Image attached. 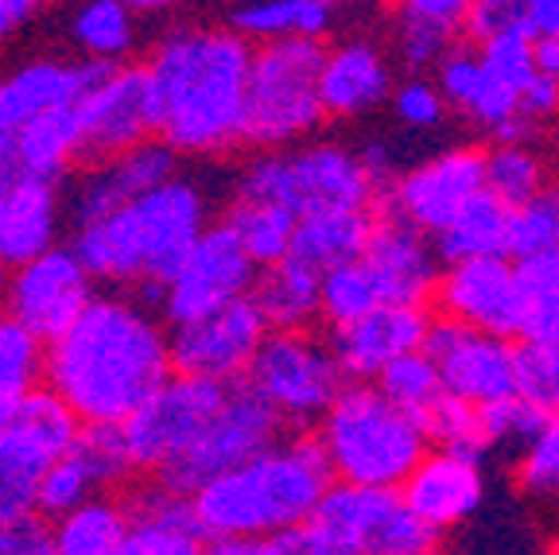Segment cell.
<instances>
[{
    "label": "cell",
    "instance_id": "ee69618b",
    "mask_svg": "<svg viewBox=\"0 0 559 555\" xmlns=\"http://www.w3.org/2000/svg\"><path fill=\"white\" fill-rule=\"evenodd\" d=\"M513 397H521L544 420L559 416V342L513 346Z\"/></svg>",
    "mask_w": 559,
    "mask_h": 555
},
{
    "label": "cell",
    "instance_id": "30bf717a",
    "mask_svg": "<svg viewBox=\"0 0 559 555\" xmlns=\"http://www.w3.org/2000/svg\"><path fill=\"white\" fill-rule=\"evenodd\" d=\"M229 385L199 381V377L171 374L152 392L136 412L121 424L124 451H129L132 474L159 477L171 462H179L191 442L202 435V427L218 416L226 404Z\"/></svg>",
    "mask_w": 559,
    "mask_h": 555
},
{
    "label": "cell",
    "instance_id": "74e56055",
    "mask_svg": "<svg viewBox=\"0 0 559 555\" xmlns=\"http://www.w3.org/2000/svg\"><path fill=\"white\" fill-rule=\"evenodd\" d=\"M124 501L94 497L47 524V555H117L124 540Z\"/></svg>",
    "mask_w": 559,
    "mask_h": 555
},
{
    "label": "cell",
    "instance_id": "d590c367",
    "mask_svg": "<svg viewBox=\"0 0 559 555\" xmlns=\"http://www.w3.org/2000/svg\"><path fill=\"white\" fill-rule=\"evenodd\" d=\"M431 249L447 269L471 261H509V210L481 191L443 234L431 237Z\"/></svg>",
    "mask_w": 559,
    "mask_h": 555
},
{
    "label": "cell",
    "instance_id": "44dd1931",
    "mask_svg": "<svg viewBox=\"0 0 559 555\" xmlns=\"http://www.w3.org/2000/svg\"><path fill=\"white\" fill-rule=\"evenodd\" d=\"M179 175V156L164 140H148V144L129 147L121 156L90 164L79 179L62 191V214H67L70 229L97 222L109 210L124 206V202L140 199V194L156 191L167 179Z\"/></svg>",
    "mask_w": 559,
    "mask_h": 555
},
{
    "label": "cell",
    "instance_id": "e575fe53",
    "mask_svg": "<svg viewBox=\"0 0 559 555\" xmlns=\"http://www.w3.org/2000/svg\"><path fill=\"white\" fill-rule=\"evenodd\" d=\"M319 280L323 276H314L304 264L280 261L272 269L257 272L249 299L257 304L272 334H296V330H307L319 319Z\"/></svg>",
    "mask_w": 559,
    "mask_h": 555
},
{
    "label": "cell",
    "instance_id": "4dcf8cb0",
    "mask_svg": "<svg viewBox=\"0 0 559 555\" xmlns=\"http://www.w3.org/2000/svg\"><path fill=\"white\" fill-rule=\"evenodd\" d=\"M466 0H404L393 20V47L408 79H424L459 44Z\"/></svg>",
    "mask_w": 559,
    "mask_h": 555
},
{
    "label": "cell",
    "instance_id": "7bdbcfd3",
    "mask_svg": "<svg viewBox=\"0 0 559 555\" xmlns=\"http://www.w3.org/2000/svg\"><path fill=\"white\" fill-rule=\"evenodd\" d=\"M416 427L424 432L431 451L466 454V459H474V462H481L489 454L486 435H481V424H478V409L447 397V392L424 412V416H419Z\"/></svg>",
    "mask_w": 559,
    "mask_h": 555
},
{
    "label": "cell",
    "instance_id": "c3c4849f",
    "mask_svg": "<svg viewBox=\"0 0 559 555\" xmlns=\"http://www.w3.org/2000/svg\"><path fill=\"white\" fill-rule=\"evenodd\" d=\"M516 482L533 497H559V416L544 420L536 439L521 451Z\"/></svg>",
    "mask_w": 559,
    "mask_h": 555
},
{
    "label": "cell",
    "instance_id": "681fc988",
    "mask_svg": "<svg viewBox=\"0 0 559 555\" xmlns=\"http://www.w3.org/2000/svg\"><path fill=\"white\" fill-rule=\"evenodd\" d=\"M478 424L481 435H486V447L493 451V447H528L544 427V416L528 409L521 397H506L498 404L478 409Z\"/></svg>",
    "mask_w": 559,
    "mask_h": 555
},
{
    "label": "cell",
    "instance_id": "f6af8a7d",
    "mask_svg": "<svg viewBox=\"0 0 559 555\" xmlns=\"http://www.w3.org/2000/svg\"><path fill=\"white\" fill-rule=\"evenodd\" d=\"M373 385H377V392L393 404V409H401L404 416L412 420V424H419V416H424V412L443 397V385H439L436 365L428 362L424 350H419V354L401 357V362H393Z\"/></svg>",
    "mask_w": 559,
    "mask_h": 555
},
{
    "label": "cell",
    "instance_id": "603a6c76",
    "mask_svg": "<svg viewBox=\"0 0 559 555\" xmlns=\"http://www.w3.org/2000/svg\"><path fill=\"white\" fill-rule=\"evenodd\" d=\"M428 330V307H377L366 319L334 330L326 346H331L346 385H373L393 362L419 354Z\"/></svg>",
    "mask_w": 559,
    "mask_h": 555
},
{
    "label": "cell",
    "instance_id": "6125c7cd",
    "mask_svg": "<svg viewBox=\"0 0 559 555\" xmlns=\"http://www.w3.org/2000/svg\"><path fill=\"white\" fill-rule=\"evenodd\" d=\"M419 555H439V552H419Z\"/></svg>",
    "mask_w": 559,
    "mask_h": 555
},
{
    "label": "cell",
    "instance_id": "9f6ffc18",
    "mask_svg": "<svg viewBox=\"0 0 559 555\" xmlns=\"http://www.w3.org/2000/svg\"><path fill=\"white\" fill-rule=\"evenodd\" d=\"M202 555H292L284 536H241V540H206Z\"/></svg>",
    "mask_w": 559,
    "mask_h": 555
},
{
    "label": "cell",
    "instance_id": "1f68e13d",
    "mask_svg": "<svg viewBox=\"0 0 559 555\" xmlns=\"http://www.w3.org/2000/svg\"><path fill=\"white\" fill-rule=\"evenodd\" d=\"M338 9L326 0H253V4H234L226 12V27L241 35L249 47L284 44V39H314L323 44L334 27Z\"/></svg>",
    "mask_w": 559,
    "mask_h": 555
},
{
    "label": "cell",
    "instance_id": "7c38bea8",
    "mask_svg": "<svg viewBox=\"0 0 559 555\" xmlns=\"http://www.w3.org/2000/svg\"><path fill=\"white\" fill-rule=\"evenodd\" d=\"M276 439L280 420L245 385H229L226 404L218 409V416L202 427V435L191 442V451L179 462H171L156 482L164 489H171V494L191 497L206 482H214V477L229 474L234 467L269 451Z\"/></svg>",
    "mask_w": 559,
    "mask_h": 555
},
{
    "label": "cell",
    "instance_id": "f1b7e54d",
    "mask_svg": "<svg viewBox=\"0 0 559 555\" xmlns=\"http://www.w3.org/2000/svg\"><path fill=\"white\" fill-rule=\"evenodd\" d=\"M436 90L447 109H459L471 125L486 129L489 137L516 117V94L493 82L481 67L471 44H454L436 67Z\"/></svg>",
    "mask_w": 559,
    "mask_h": 555
},
{
    "label": "cell",
    "instance_id": "484cf974",
    "mask_svg": "<svg viewBox=\"0 0 559 555\" xmlns=\"http://www.w3.org/2000/svg\"><path fill=\"white\" fill-rule=\"evenodd\" d=\"M102 67L70 59H32L0 74V137L12 140L24 125L51 109H70L90 90Z\"/></svg>",
    "mask_w": 559,
    "mask_h": 555
},
{
    "label": "cell",
    "instance_id": "4316f807",
    "mask_svg": "<svg viewBox=\"0 0 559 555\" xmlns=\"http://www.w3.org/2000/svg\"><path fill=\"white\" fill-rule=\"evenodd\" d=\"M62 226H67L62 187L39 179H12L0 191V269L12 272L51 252L59 245Z\"/></svg>",
    "mask_w": 559,
    "mask_h": 555
},
{
    "label": "cell",
    "instance_id": "91938a15",
    "mask_svg": "<svg viewBox=\"0 0 559 555\" xmlns=\"http://www.w3.org/2000/svg\"><path fill=\"white\" fill-rule=\"evenodd\" d=\"M12 179H16V147H12V140L0 137V191H4Z\"/></svg>",
    "mask_w": 559,
    "mask_h": 555
},
{
    "label": "cell",
    "instance_id": "3957f363",
    "mask_svg": "<svg viewBox=\"0 0 559 555\" xmlns=\"http://www.w3.org/2000/svg\"><path fill=\"white\" fill-rule=\"evenodd\" d=\"M210 226V194L191 175H175L156 191L109 210L97 222L74 229L70 252L94 284L129 292L136 299H159L175 269L187 261Z\"/></svg>",
    "mask_w": 559,
    "mask_h": 555
},
{
    "label": "cell",
    "instance_id": "d6a6232c",
    "mask_svg": "<svg viewBox=\"0 0 559 555\" xmlns=\"http://www.w3.org/2000/svg\"><path fill=\"white\" fill-rule=\"evenodd\" d=\"M67 35L86 67H124L140 39V9L124 0H90L67 16Z\"/></svg>",
    "mask_w": 559,
    "mask_h": 555
},
{
    "label": "cell",
    "instance_id": "2e32d148",
    "mask_svg": "<svg viewBox=\"0 0 559 555\" xmlns=\"http://www.w3.org/2000/svg\"><path fill=\"white\" fill-rule=\"evenodd\" d=\"M269 339L253 299H237L229 307L202 315L183 327H167V354L171 374L199 377L214 385H241L245 369Z\"/></svg>",
    "mask_w": 559,
    "mask_h": 555
},
{
    "label": "cell",
    "instance_id": "4fadbf2b",
    "mask_svg": "<svg viewBox=\"0 0 559 555\" xmlns=\"http://www.w3.org/2000/svg\"><path fill=\"white\" fill-rule=\"evenodd\" d=\"M82 129V160L102 164L129 147L156 140V94H152L148 70L136 62L97 70L90 90L74 105Z\"/></svg>",
    "mask_w": 559,
    "mask_h": 555
},
{
    "label": "cell",
    "instance_id": "f35d334b",
    "mask_svg": "<svg viewBox=\"0 0 559 555\" xmlns=\"http://www.w3.org/2000/svg\"><path fill=\"white\" fill-rule=\"evenodd\" d=\"M226 229L237 237L241 252L257 264V272L272 269V264L288 261L292 234H296V214L269 202H241L234 199L226 214Z\"/></svg>",
    "mask_w": 559,
    "mask_h": 555
},
{
    "label": "cell",
    "instance_id": "9c48e42d",
    "mask_svg": "<svg viewBox=\"0 0 559 555\" xmlns=\"http://www.w3.org/2000/svg\"><path fill=\"white\" fill-rule=\"evenodd\" d=\"M304 529L358 555H419L439 547V536L404 509L396 489H361L342 482L326 489Z\"/></svg>",
    "mask_w": 559,
    "mask_h": 555
},
{
    "label": "cell",
    "instance_id": "8992f818",
    "mask_svg": "<svg viewBox=\"0 0 559 555\" xmlns=\"http://www.w3.org/2000/svg\"><path fill=\"white\" fill-rule=\"evenodd\" d=\"M326 44L284 39L253 47L249 79H245L241 144L257 152H288L311 140L326 121L319 102V70Z\"/></svg>",
    "mask_w": 559,
    "mask_h": 555
},
{
    "label": "cell",
    "instance_id": "ac0fdd59",
    "mask_svg": "<svg viewBox=\"0 0 559 555\" xmlns=\"http://www.w3.org/2000/svg\"><path fill=\"white\" fill-rule=\"evenodd\" d=\"M424 354L436 365L447 397L463 400L471 409H486L513 397V342L489 339L459 322L431 319Z\"/></svg>",
    "mask_w": 559,
    "mask_h": 555
},
{
    "label": "cell",
    "instance_id": "6da1fadb",
    "mask_svg": "<svg viewBox=\"0 0 559 555\" xmlns=\"http://www.w3.org/2000/svg\"><path fill=\"white\" fill-rule=\"evenodd\" d=\"M171 377L159 311L129 292H97L47 342L44 389L82 427H121Z\"/></svg>",
    "mask_w": 559,
    "mask_h": 555
},
{
    "label": "cell",
    "instance_id": "8d00e7d4",
    "mask_svg": "<svg viewBox=\"0 0 559 555\" xmlns=\"http://www.w3.org/2000/svg\"><path fill=\"white\" fill-rule=\"evenodd\" d=\"M47 377V342L16 319L0 315V424L24 412V404L44 392Z\"/></svg>",
    "mask_w": 559,
    "mask_h": 555
},
{
    "label": "cell",
    "instance_id": "83f0119b",
    "mask_svg": "<svg viewBox=\"0 0 559 555\" xmlns=\"http://www.w3.org/2000/svg\"><path fill=\"white\" fill-rule=\"evenodd\" d=\"M124 540L117 555H202L206 536L194 524L191 501L171 489L144 486L124 501Z\"/></svg>",
    "mask_w": 559,
    "mask_h": 555
},
{
    "label": "cell",
    "instance_id": "836d02e7",
    "mask_svg": "<svg viewBox=\"0 0 559 555\" xmlns=\"http://www.w3.org/2000/svg\"><path fill=\"white\" fill-rule=\"evenodd\" d=\"M12 147H16V179H39L62 187V179L82 160V129L74 105L35 117L12 137Z\"/></svg>",
    "mask_w": 559,
    "mask_h": 555
},
{
    "label": "cell",
    "instance_id": "8fae6325",
    "mask_svg": "<svg viewBox=\"0 0 559 555\" xmlns=\"http://www.w3.org/2000/svg\"><path fill=\"white\" fill-rule=\"evenodd\" d=\"M82 424L51 392H35L20 416L0 424V524L35 517L39 477L79 442Z\"/></svg>",
    "mask_w": 559,
    "mask_h": 555
},
{
    "label": "cell",
    "instance_id": "7dc6e473",
    "mask_svg": "<svg viewBox=\"0 0 559 555\" xmlns=\"http://www.w3.org/2000/svg\"><path fill=\"white\" fill-rule=\"evenodd\" d=\"M481 59V67H486V74L493 82H501L506 90H513V94H521L528 82H533V39L521 32V27H506V32L489 35L486 44L474 47Z\"/></svg>",
    "mask_w": 559,
    "mask_h": 555
},
{
    "label": "cell",
    "instance_id": "f546056e",
    "mask_svg": "<svg viewBox=\"0 0 559 555\" xmlns=\"http://www.w3.org/2000/svg\"><path fill=\"white\" fill-rule=\"evenodd\" d=\"M373 229V210H314L296 217L288 261L311 269L314 276H326L334 269L361 261Z\"/></svg>",
    "mask_w": 559,
    "mask_h": 555
},
{
    "label": "cell",
    "instance_id": "52a82bcc",
    "mask_svg": "<svg viewBox=\"0 0 559 555\" xmlns=\"http://www.w3.org/2000/svg\"><path fill=\"white\" fill-rule=\"evenodd\" d=\"M237 199L304 217L314 210H373L381 191L358 152L338 140H307L288 152H257L237 175Z\"/></svg>",
    "mask_w": 559,
    "mask_h": 555
},
{
    "label": "cell",
    "instance_id": "ba28073f",
    "mask_svg": "<svg viewBox=\"0 0 559 555\" xmlns=\"http://www.w3.org/2000/svg\"><path fill=\"white\" fill-rule=\"evenodd\" d=\"M241 385L280 424H319L342 392L346 377H342L331 346L314 334H307V330L272 334L269 330V339L249 362Z\"/></svg>",
    "mask_w": 559,
    "mask_h": 555
},
{
    "label": "cell",
    "instance_id": "5bb4252c",
    "mask_svg": "<svg viewBox=\"0 0 559 555\" xmlns=\"http://www.w3.org/2000/svg\"><path fill=\"white\" fill-rule=\"evenodd\" d=\"M253 284L257 264L241 252V245L226 229V222H210L206 234L194 241L187 261L175 269V276L159 292V319L167 327H183V322L202 319V315L218 311V307L249 299Z\"/></svg>",
    "mask_w": 559,
    "mask_h": 555
},
{
    "label": "cell",
    "instance_id": "bcb514c9",
    "mask_svg": "<svg viewBox=\"0 0 559 555\" xmlns=\"http://www.w3.org/2000/svg\"><path fill=\"white\" fill-rule=\"evenodd\" d=\"M377 307H381V299H377L373 284H369L366 269H361L358 261L346 264V269L326 272V276L319 280V319H326L334 330L366 319Z\"/></svg>",
    "mask_w": 559,
    "mask_h": 555
},
{
    "label": "cell",
    "instance_id": "ab89813d",
    "mask_svg": "<svg viewBox=\"0 0 559 555\" xmlns=\"http://www.w3.org/2000/svg\"><path fill=\"white\" fill-rule=\"evenodd\" d=\"M516 307L521 342H559V257L516 261Z\"/></svg>",
    "mask_w": 559,
    "mask_h": 555
},
{
    "label": "cell",
    "instance_id": "b9f144b4",
    "mask_svg": "<svg viewBox=\"0 0 559 555\" xmlns=\"http://www.w3.org/2000/svg\"><path fill=\"white\" fill-rule=\"evenodd\" d=\"M559 257V179H548L540 194L509 210V261Z\"/></svg>",
    "mask_w": 559,
    "mask_h": 555
},
{
    "label": "cell",
    "instance_id": "277c9868",
    "mask_svg": "<svg viewBox=\"0 0 559 555\" xmlns=\"http://www.w3.org/2000/svg\"><path fill=\"white\" fill-rule=\"evenodd\" d=\"M334 486L314 435L276 439L269 451L194 489V524L206 540L288 536L311 521L314 505Z\"/></svg>",
    "mask_w": 559,
    "mask_h": 555
},
{
    "label": "cell",
    "instance_id": "e0dca14e",
    "mask_svg": "<svg viewBox=\"0 0 559 555\" xmlns=\"http://www.w3.org/2000/svg\"><path fill=\"white\" fill-rule=\"evenodd\" d=\"M97 295V284L70 245H55L51 252L20 264L4 276V315L27 327L35 339L55 342L70 322L86 311Z\"/></svg>",
    "mask_w": 559,
    "mask_h": 555
},
{
    "label": "cell",
    "instance_id": "816d5d0a",
    "mask_svg": "<svg viewBox=\"0 0 559 555\" xmlns=\"http://www.w3.org/2000/svg\"><path fill=\"white\" fill-rule=\"evenodd\" d=\"M516 12H521V0H466L463 35L471 39V47H478L486 44L489 35L513 27Z\"/></svg>",
    "mask_w": 559,
    "mask_h": 555
},
{
    "label": "cell",
    "instance_id": "ffe728a7",
    "mask_svg": "<svg viewBox=\"0 0 559 555\" xmlns=\"http://www.w3.org/2000/svg\"><path fill=\"white\" fill-rule=\"evenodd\" d=\"M132 474L129 451H124L121 427H82L79 442L62 459L47 467L35 494V517L44 524L67 517L70 509L105 497V489L121 486Z\"/></svg>",
    "mask_w": 559,
    "mask_h": 555
},
{
    "label": "cell",
    "instance_id": "60d3db41",
    "mask_svg": "<svg viewBox=\"0 0 559 555\" xmlns=\"http://www.w3.org/2000/svg\"><path fill=\"white\" fill-rule=\"evenodd\" d=\"M481 167H486V194L506 210L524 206L551 179L548 160L533 144H493L481 152Z\"/></svg>",
    "mask_w": 559,
    "mask_h": 555
},
{
    "label": "cell",
    "instance_id": "7402d4cb",
    "mask_svg": "<svg viewBox=\"0 0 559 555\" xmlns=\"http://www.w3.org/2000/svg\"><path fill=\"white\" fill-rule=\"evenodd\" d=\"M436 304L447 322L471 327L489 339L513 342L521 327L513 261H471L439 272Z\"/></svg>",
    "mask_w": 559,
    "mask_h": 555
},
{
    "label": "cell",
    "instance_id": "f5cc1de1",
    "mask_svg": "<svg viewBox=\"0 0 559 555\" xmlns=\"http://www.w3.org/2000/svg\"><path fill=\"white\" fill-rule=\"evenodd\" d=\"M559 114V82L551 79H540V74H533V82L516 94V117H521L524 125H544L551 121V117Z\"/></svg>",
    "mask_w": 559,
    "mask_h": 555
},
{
    "label": "cell",
    "instance_id": "7a4b0ae2",
    "mask_svg": "<svg viewBox=\"0 0 559 555\" xmlns=\"http://www.w3.org/2000/svg\"><path fill=\"white\" fill-rule=\"evenodd\" d=\"M253 47L226 24H171L152 47L148 79L159 129L175 156H222L241 144L245 79Z\"/></svg>",
    "mask_w": 559,
    "mask_h": 555
},
{
    "label": "cell",
    "instance_id": "d4e9b609",
    "mask_svg": "<svg viewBox=\"0 0 559 555\" xmlns=\"http://www.w3.org/2000/svg\"><path fill=\"white\" fill-rule=\"evenodd\" d=\"M393 62L377 39L349 35L326 47L323 70H319V102L326 117H366L393 97Z\"/></svg>",
    "mask_w": 559,
    "mask_h": 555
},
{
    "label": "cell",
    "instance_id": "db71d44e",
    "mask_svg": "<svg viewBox=\"0 0 559 555\" xmlns=\"http://www.w3.org/2000/svg\"><path fill=\"white\" fill-rule=\"evenodd\" d=\"M0 555H47V524L39 517L0 524Z\"/></svg>",
    "mask_w": 559,
    "mask_h": 555
},
{
    "label": "cell",
    "instance_id": "cb8c5ba5",
    "mask_svg": "<svg viewBox=\"0 0 559 555\" xmlns=\"http://www.w3.org/2000/svg\"><path fill=\"white\" fill-rule=\"evenodd\" d=\"M404 509L428 532H447L471 521L486 501V470L481 462L451 451H428L401 489Z\"/></svg>",
    "mask_w": 559,
    "mask_h": 555
},
{
    "label": "cell",
    "instance_id": "680465c9",
    "mask_svg": "<svg viewBox=\"0 0 559 555\" xmlns=\"http://www.w3.org/2000/svg\"><path fill=\"white\" fill-rule=\"evenodd\" d=\"M533 70L540 74V79L559 82V35H551V39H536L533 44Z\"/></svg>",
    "mask_w": 559,
    "mask_h": 555
},
{
    "label": "cell",
    "instance_id": "d6986e66",
    "mask_svg": "<svg viewBox=\"0 0 559 555\" xmlns=\"http://www.w3.org/2000/svg\"><path fill=\"white\" fill-rule=\"evenodd\" d=\"M358 264L366 269L381 307H428L439 272H443L436 249H431V237L412 229L384 202L373 206V229H369Z\"/></svg>",
    "mask_w": 559,
    "mask_h": 555
},
{
    "label": "cell",
    "instance_id": "f907efd6",
    "mask_svg": "<svg viewBox=\"0 0 559 555\" xmlns=\"http://www.w3.org/2000/svg\"><path fill=\"white\" fill-rule=\"evenodd\" d=\"M393 114L408 132H436L447 117V102L431 79H404L393 86Z\"/></svg>",
    "mask_w": 559,
    "mask_h": 555
},
{
    "label": "cell",
    "instance_id": "11a10c76",
    "mask_svg": "<svg viewBox=\"0 0 559 555\" xmlns=\"http://www.w3.org/2000/svg\"><path fill=\"white\" fill-rule=\"evenodd\" d=\"M516 27H521L533 44L536 39H551V35H559V0H521Z\"/></svg>",
    "mask_w": 559,
    "mask_h": 555
},
{
    "label": "cell",
    "instance_id": "94428289",
    "mask_svg": "<svg viewBox=\"0 0 559 555\" xmlns=\"http://www.w3.org/2000/svg\"><path fill=\"white\" fill-rule=\"evenodd\" d=\"M0 315H4V272H0Z\"/></svg>",
    "mask_w": 559,
    "mask_h": 555
},
{
    "label": "cell",
    "instance_id": "9a60e30c",
    "mask_svg": "<svg viewBox=\"0 0 559 555\" xmlns=\"http://www.w3.org/2000/svg\"><path fill=\"white\" fill-rule=\"evenodd\" d=\"M481 191H486L481 147L454 144L436 152L431 160H424V164L404 167L393 187L377 202H384L393 214H401L424 237H439Z\"/></svg>",
    "mask_w": 559,
    "mask_h": 555
},
{
    "label": "cell",
    "instance_id": "6f0895ef",
    "mask_svg": "<svg viewBox=\"0 0 559 555\" xmlns=\"http://www.w3.org/2000/svg\"><path fill=\"white\" fill-rule=\"evenodd\" d=\"M35 16H39L35 0H0V44L12 39L16 32H24Z\"/></svg>",
    "mask_w": 559,
    "mask_h": 555
},
{
    "label": "cell",
    "instance_id": "5b68a950",
    "mask_svg": "<svg viewBox=\"0 0 559 555\" xmlns=\"http://www.w3.org/2000/svg\"><path fill=\"white\" fill-rule=\"evenodd\" d=\"M314 439L334 482L361 489H401L431 451L424 432L393 409L377 385H342Z\"/></svg>",
    "mask_w": 559,
    "mask_h": 555
}]
</instances>
